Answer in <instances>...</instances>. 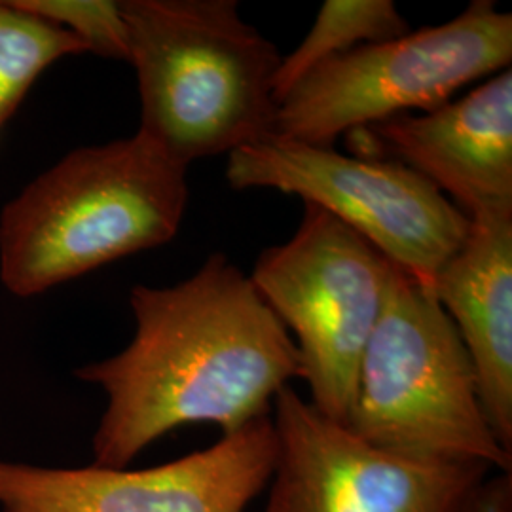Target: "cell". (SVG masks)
<instances>
[{"mask_svg":"<svg viewBox=\"0 0 512 512\" xmlns=\"http://www.w3.org/2000/svg\"><path fill=\"white\" fill-rule=\"evenodd\" d=\"M129 302L128 348L76 372L109 399L93 437L95 465L124 469L181 425L234 433L270 414L277 393L300 378L289 330L222 253L173 287H133Z\"/></svg>","mask_w":512,"mask_h":512,"instance_id":"6da1fadb","label":"cell"},{"mask_svg":"<svg viewBox=\"0 0 512 512\" xmlns=\"http://www.w3.org/2000/svg\"><path fill=\"white\" fill-rule=\"evenodd\" d=\"M188 167L143 133L76 148L0 215V279L27 298L177 236Z\"/></svg>","mask_w":512,"mask_h":512,"instance_id":"7a4b0ae2","label":"cell"},{"mask_svg":"<svg viewBox=\"0 0 512 512\" xmlns=\"http://www.w3.org/2000/svg\"><path fill=\"white\" fill-rule=\"evenodd\" d=\"M143 133L179 164L232 154L274 133L283 55L236 0H124Z\"/></svg>","mask_w":512,"mask_h":512,"instance_id":"3957f363","label":"cell"},{"mask_svg":"<svg viewBox=\"0 0 512 512\" xmlns=\"http://www.w3.org/2000/svg\"><path fill=\"white\" fill-rule=\"evenodd\" d=\"M346 427L404 458L511 473L512 454L495 437L452 319L433 291L399 268L361 357Z\"/></svg>","mask_w":512,"mask_h":512,"instance_id":"277c9868","label":"cell"},{"mask_svg":"<svg viewBox=\"0 0 512 512\" xmlns=\"http://www.w3.org/2000/svg\"><path fill=\"white\" fill-rule=\"evenodd\" d=\"M512 14L473 0L459 16L319 65L277 105L275 137L332 148L340 135L439 109L463 86L511 69Z\"/></svg>","mask_w":512,"mask_h":512,"instance_id":"5b68a950","label":"cell"},{"mask_svg":"<svg viewBox=\"0 0 512 512\" xmlns=\"http://www.w3.org/2000/svg\"><path fill=\"white\" fill-rule=\"evenodd\" d=\"M395 268L344 222L304 203L293 238L264 249L249 275L293 338L310 403L336 423L348 420Z\"/></svg>","mask_w":512,"mask_h":512,"instance_id":"8992f818","label":"cell"},{"mask_svg":"<svg viewBox=\"0 0 512 512\" xmlns=\"http://www.w3.org/2000/svg\"><path fill=\"white\" fill-rule=\"evenodd\" d=\"M234 190L270 188L325 209L429 291L467 238L471 219L414 169L264 137L228 154Z\"/></svg>","mask_w":512,"mask_h":512,"instance_id":"52a82bcc","label":"cell"},{"mask_svg":"<svg viewBox=\"0 0 512 512\" xmlns=\"http://www.w3.org/2000/svg\"><path fill=\"white\" fill-rule=\"evenodd\" d=\"M264 512H482L492 467L404 458L353 435L293 387L274 399Z\"/></svg>","mask_w":512,"mask_h":512,"instance_id":"ba28073f","label":"cell"},{"mask_svg":"<svg viewBox=\"0 0 512 512\" xmlns=\"http://www.w3.org/2000/svg\"><path fill=\"white\" fill-rule=\"evenodd\" d=\"M272 412L209 448L148 469H42L0 461L2 512H245L270 484Z\"/></svg>","mask_w":512,"mask_h":512,"instance_id":"9c48e42d","label":"cell"},{"mask_svg":"<svg viewBox=\"0 0 512 512\" xmlns=\"http://www.w3.org/2000/svg\"><path fill=\"white\" fill-rule=\"evenodd\" d=\"M361 156L420 173L469 219L512 213V71L429 112L351 131Z\"/></svg>","mask_w":512,"mask_h":512,"instance_id":"30bf717a","label":"cell"},{"mask_svg":"<svg viewBox=\"0 0 512 512\" xmlns=\"http://www.w3.org/2000/svg\"><path fill=\"white\" fill-rule=\"evenodd\" d=\"M433 293L475 366L495 437L512 454V213L471 219Z\"/></svg>","mask_w":512,"mask_h":512,"instance_id":"8fae6325","label":"cell"},{"mask_svg":"<svg viewBox=\"0 0 512 512\" xmlns=\"http://www.w3.org/2000/svg\"><path fill=\"white\" fill-rule=\"evenodd\" d=\"M410 23L391 0H327L313 27L293 54L285 55L275 73V103L319 65L355 48L408 35Z\"/></svg>","mask_w":512,"mask_h":512,"instance_id":"7c38bea8","label":"cell"},{"mask_svg":"<svg viewBox=\"0 0 512 512\" xmlns=\"http://www.w3.org/2000/svg\"><path fill=\"white\" fill-rule=\"evenodd\" d=\"M88 54L84 42L18 0L0 2V128L40 74L67 55Z\"/></svg>","mask_w":512,"mask_h":512,"instance_id":"4fadbf2b","label":"cell"},{"mask_svg":"<svg viewBox=\"0 0 512 512\" xmlns=\"http://www.w3.org/2000/svg\"><path fill=\"white\" fill-rule=\"evenodd\" d=\"M19 4L48 19L88 48V54L128 61V31L120 2L112 0H18Z\"/></svg>","mask_w":512,"mask_h":512,"instance_id":"5bb4252c","label":"cell"}]
</instances>
